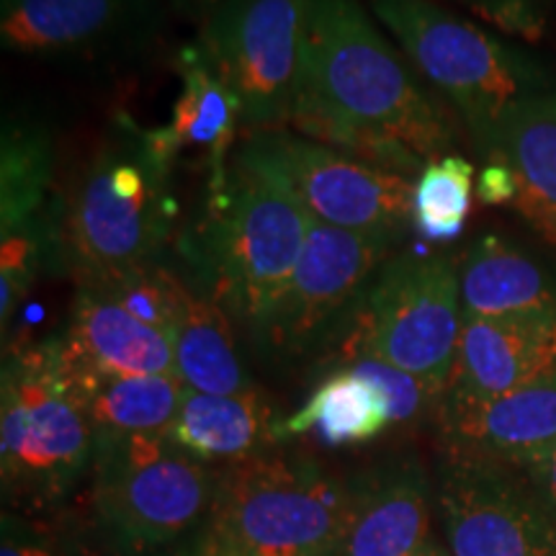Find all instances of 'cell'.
<instances>
[{"mask_svg":"<svg viewBox=\"0 0 556 556\" xmlns=\"http://www.w3.org/2000/svg\"><path fill=\"white\" fill-rule=\"evenodd\" d=\"M0 325L3 336L34 283L45 274L70 268L65 245V204H47L29 222L0 232Z\"/></svg>","mask_w":556,"mask_h":556,"instance_id":"cell-27","label":"cell"},{"mask_svg":"<svg viewBox=\"0 0 556 556\" xmlns=\"http://www.w3.org/2000/svg\"><path fill=\"white\" fill-rule=\"evenodd\" d=\"M160 26V0H0L5 50L50 62L137 54Z\"/></svg>","mask_w":556,"mask_h":556,"instance_id":"cell-13","label":"cell"},{"mask_svg":"<svg viewBox=\"0 0 556 556\" xmlns=\"http://www.w3.org/2000/svg\"><path fill=\"white\" fill-rule=\"evenodd\" d=\"M520 469L526 471L528 482L533 484L539 500L544 503L546 510L552 513V518L556 520V446L548 451V454L539 456L536 462L523 464Z\"/></svg>","mask_w":556,"mask_h":556,"instance_id":"cell-33","label":"cell"},{"mask_svg":"<svg viewBox=\"0 0 556 556\" xmlns=\"http://www.w3.org/2000/svg\"><path fill=\"white\" fill-rule=\"evenodd\" d=\"M281 417L261 387L240 394H204L186 389L184 405L168 430L180 451L206 467H232L274 451Z\"/></svg>","mask_w":556,"mask_h":556,"instance_id":"cell-18","label":"cell"},{"mask_svg":"<svg viewBox=\"0 0 556 556\" xmlns=\"http://www.w3.org/2000/svg\"><path fill=\"white\" fill-rule=\"evenodd\" d=\"M435 507L451 556H556V520L513 464L438 451Z\"/></svg>","mask_w":556,"mask_h":556,"instance_id":"cell-12","label":"cell"},{"mask_svg":"<svg viewBox=\"0 0 556 556\" xmlns=\"http://www.w3.org/2000/svg\"><path fill=\"white\" fill-rule=\"evenodd\" d=\"M180 96L173 106V119L150 129L160 155L170 163L189 148H204L208 157V191L222 189L229 178L227 157L242 127L240 101L219 75L214 73L199 45L184 47L178 54Z\"/></svg>","mask_w":556,"mask_h":556,"instance_id":"cell-19","label":"cell"},{"mask_svg":"<svg viewBox=\"0 0 556 556\" xmlns=\"http://www.w3.org/2000/svg\"><path fill=\"white\" fill-rule=\"evenodd\" d=\"M438 451L486 462H536L556 446V374L471 407L438 409Z\"/></svg>","mask_w":556,"mask_h":556,"instance_id":"cell-16","label":"cell"},{"mask_svg":"<svg viewBox=\"0 0 556 556\" xmlns=\"http://www.w3.org/2000/svg\"><path fill=\"white\" fill-rule=\"evenodd\" d=\"M351 518L338 556H422L430 546L435 482L413 454L348 477Z\"/></svg>","mask_w":556,"mask_h":556,"instance_id":"cell-15","label":"cell"},{"mask_svg":"<svg viewBox=\"0 0 556 556\" xmlns=\"http://www.w3.org/2000/svg\"><path fill=\"white\" fill-rule=\"evenodd\" d=\"M486 160L510 168L518 184L513 206L556 250V93L513 109Z\"/></svg>","mask_w":556,"mask_h":556,"instance_id":"cell-21","label":"cell"},{"mask_svg":"<svg viewBox=\"0 0 556 556\" xmlns=\"http://www.w3.org/2000/svg\"><path fill=\"white\" fill-rule=\"evenodd\" d=\"M96 433L83 413L60 336L18 348L0 374V482L13 513L58 507L93 467Z\"/></svg>","mask_w":556,"mask_h":556,"instance_id":"cell-4","label":"cell"},{"mask_svg":"<svg viewBox=\"0 0 556 556\" xmlns=\"http://www.w3.org/2000/svg\"><path fill=\"white\" fill-rule=\"evenodd\" d=\"M93 283L114 296L124 309L142 319V323L152 325V328L163 330L170 338L176 319L180 312V302H184V291L189 283L178 274H173L168 266L160 261L139 263V266L116 270L103 278H93Z\"/></svg>","mask_w":556,"mask_h":556,"instance_id":"cell-29","label":"cell"},{"mask_svg":"<svg viewBox=\"0 0 556 556\" xmlns=\"http://www.w3.org/2000/svg\"><path fill=\"white\" fill-rule=\"evenodd\" d=\"M299 90L348 119L397 137L430 163L456 144L441 111L358 0L307 3Z\"/></svg>","mask_w":556,"mask_h":556,"instance_id":"cell-2","label":"cell"},{"mask_svg":"<svg viewBox=\"0 0 556 556\" xmlns=\"http://www.w3.org/2000/svg\"><path fill=\"white\" fill-rule=\"evenodd\" d=\"M60 348L70 366L88 371L178 377L170 338L93 283H78Z\"/></svg>","mask_w":556,"mask_h":556,"instance_id":"cell-17","label":"cell"},{"mask_svg":"<svg viewBox=\"0 0 556 556\" xmlns=\"http://www.w3.org/2000/svg\"><path fill=\"white\" fill-rule=\"evenodd\" d=\"M54 139L45 122L5 116L0 135V232L16 229L47 206Z\"/></svg>","mask_w":556,"mask_h":556,"instance_id":"cell-25","label":"cell"},{"mask_svg":"<svg viewBox=\"0 0 556 556\" xmlns=\"http://www.w3.org/2000/svg\"><path fill=\"white\" fill-rule=\"evenodd\" d=\"M238 160L287 186L323 225L392 242L413 227V178L368 168L291 129L248 131Z\"/></svg>","mask_w":556,"mask_h":556,"instance_id":"cell-9","label":"cell"},{"mask_svg":"<svg viewBox=\"0 0 556 556\" xmlns=\"http://www.w3.org/2000/svg\"><path fill=\"white\" fill-rule=\"evenodd\" d=\"M0 556H70L52 526L39 523L24 513H3Z\"/></svg>","mask_w":556,"mask_h":556,"instance_id":"cell-31","label":"cell"},{"mask_svg":"<svg viewBox=\"0 0 556 556\" xmlns=\"http://www.w3.org/2000/svg\"><path fill=\"white\" fill-rule=\"evenodd\" d=\"M397 242L338 229L312 219L291 281L253 345L278 364L336 343Z\"/></svg>","mask_w":556,"mask_h":556,"instance_id":"cell-11","label":"cell"},{"mask_svg":"<svg viewBox=\"0 0 556 556\" xmlns=\"http://www.w3.org/2000/svg\"><path fill=\"white\" fill-rule=\"evenodd\" d=\"M170 343L178 377L193 392L240 394L255 387L240 358L232 317L199 283L184 291Z\"/></svg>","mask_w":556,"mask_h":556,"instance_id":"cell-23","label":"cell"},{"mask_svg":"<svg viewBox=\"0 0 556 556\" xmlns=\"http://www.w3.org/2000/svg\"><path fill=\"white\" fill-rule=\"evenodd\" d=\"M65 368L96 438L168 433L180 413V405H184L186 389H189L180 377L101 374L75 368L67 361Z\"/></svg>","mask_w":556,"mask_h":556,"instance_id":"cell-22","label":"cell"},{"mask_svg":"<svg viewBox=\"0 0 556 556\" xmlns=\"http://www.w3.org/2000/svg\"><path fill=\"white\" fill-rule=\"evenodd\" d=\"M90 475L103 533L131 556L199 531L217 492V469L180 451L168 433L99 435Z\"/></svg>","mask_w":556,"mask_h":556,"instance_id":"cell-7","label":"cell"},{"mask_svg":"<svg viewBox=\"0 0 556 556\" xmlns=\"http://www.w3.org/2000/svg\"><path fill=\"white\" fill-rule=\"evenodd\" d=\"M371 9L417 73L467 122L484 157L513 109L552 93L554 78L539 60L433 0H371Z\"/></svg>","mask_w":556,"mask_h":556,"instance_id":"cell-5","label":"cell"},{"mask_svg":"<svg viewBox=\"0 0 556 556\" xmlns=\"http://www.w3.org/2000/svg\"><path fill=\"white\" fill-rule=\"evenodd\" d=\"M475 189V165L446 155L426 165L415 178L413 227L428 242H451L467 227Z\"/></svg>","mask_w":556,"mask_h":556,"instance_id":"cell-28","label":"cell"},{"mask_svg":"<svg viewBox=\"0 0 556 556\" xmlns=\"http://www.w3.org/2000/svg\"><path fill=\"white\" fill-rule=\"evenodd\" d=\"M144 556H235V554L229 552V548L222 544V541L214 536V533L208 531L204 523L199 531H193L191 536L178 541V544L165 546V548H160V552H152Z\"/></svg>","mask_w":556,"mask_h":556,"instance_id":"cell-34","label":"cell"},{"mask_svg":"<svg viewBox=\"0 0 556 556\" xmlns=\"http://www.w3.org/2000/svg\"><path fill=\"white\" fill-rule=\"evenodd\" d=\"M312 217L287 186L238 160L206 214L186 235L184 255L199 287L253 340L291 281Z\"/></svg>","mask_w":556,"mask_h":556,"instance_id":"cell-1","label":"cell"},{"mask_svg":"<svg viewBox=\"0 0 556 556\" xmlns=\"http://www.w3.org/2000/svg\"><path fill=\"white\" fill-rule=\"evenodd\" d=\"M170 173L173 163L160 155L150 129L116 114L65 204L75 281L160 261L178 219Z\"/></svg>","mask_w":556,"mask_h":556,"instance_id":"cell-3","label":"cell"},{"mask_svg":"<svg viewBox=\"0 0 556 556\" xmlns=\"http://www.w3.org/2000/svg\"><path fill=\"white\" fill-rule=\"evenodd\" d=\"M348 518V477L274 448L217 469L206 528L235 556H338Z\"/></svg>","mask_w":556,"mask_h":556,"instance_id":"cell-6","label":"cell"},{"mask_svg":"<svg viewBox=\"0 0 556 556\" xmlns=\"http://www.w3.org/2000/svg\"><path fill=\"white\" fill-rule=\"evenodd\" d=\"M387 430H392V415L384 394L348 368H330L309 400L283 417L278 435L281 441L312 435L323 446L343 448L377 441Z\"/></svg>","mask_w":556,"mask_h":556,"instance_id":"cell-24","label":"cell"},{"mask_svg":"<svg viewBox=\"0 0 556 556\" xmlns=\"http://www.w3.org/2000/svg\"><path fill=\"white\" fill-rule=\"evenodd\" d=\"M556 374V309L464 317L438 409L497 400Z\"/></svg>","mask_w":556,"mask_h":556,"instance_id":"cell-14","label":"cell"},{"mask_svg":"<svg viewBox=\"0 0 556 556\" xmlns=\"http://www.w3.org/2000/svg\"><path fill=\"white\" fill-rule=\"evenodd\" d=\"M287 129L348 160H356V163L368 165V168L394 173V176L415 180L428 165L426 160L417 155L413 148H407L405 142H400L397 137L348 119V116L325 106L323 101L304 93V90L296 93L294 111H291Z\"/></svg>","mask_w":556,"mask_h":556,"instance_id":"cell-26","label":"cell"},{"mask_svg":"<svg viewBox=\"0 0 556 556\" xmlns=\"http://www.w3.org/2000/svg\"><path fill=\"white\" fill-rule=\"evenodd\" d=\"M464 317H503L556 309V263L500 235H482L464 253Z\"/></svg>","mask_w":556,"mask_h":556,"instance_id":"cell-20","label":"cell"},{"mask_svg":"<svg viewBox=\"0 0 556 556\" xmlns=\"http://www.w3.org/2000/svg\"><path fill=\"white\" fill-rule=\"evenodd\" d=\"M458 266L448 253L389 258L338 336L332 356L366 353L446 389L464 325Z\"/></svg>","mask_w":556,"mask_h":556,"instance_id":"cell-8","label":"cell"},{"mask_svg":"<svg viewBox=\"0 0 556 556\" xmlns=\"http://www.w3.org/2000/svg\"><path fill=\"white\" fill-rule=\"evenodd\" d=\"M309 0H222L199 37L219 80L240 101L248 131L287 129L302 80Z\"/></svg>","mask_w":556,"mask_h":556,"instance_id":"cell-10","label":"cell"},{"mask_svg":"<svg viewBox=\"0 0 556 556\" xmlns=\"http://www.w3.org/2000/svg\"><path fill=\"white\" fill-rule=\"evenodd\" d=\"M469 3H471V5H479V3H484V0H469Z\"/></svg>","mask_w":556,"mask_h":556,"instance_id":"cell-37","label":"cell"},{"mask_svg":"<svg viewBox=\"0 0 556 556\" xmlns=\"http://www.w3.org/2000/svg\"><path fill=\"white\" fill-rule=\"evenodd\" d=\"M222 0H170V5L176 9L178 13H184V16L189 18H208V13H212Z\"/></svg>","mask_w":556,"mask_h":556,"instance_id":"cell-35","label":"cell"},{"mask_svg":"<svg viewBox=\"0 0 556 556\" xmlns=\"http://www.w3.org/2000/svg\"><path fill=\"white\" fill-rule=\"evenodd\" d=\"M518 197V184L505 163H490L477 178V199L486 206L513 204Z\"/></svg>","mask_w":556,"mask_h":556,"instance_id":"cell-32","label":"cell"},{"mask_svg":"<svg viewBox=\"0 0 556 556\" xmlns=\"http://www.w3.org/2000/svg\"><path fill=\"white\" fill-rule=\"evenodd\" d=\"M422 556H451V554H448V552H443L441 546H438V544H433V541H430V546L426 548V554H422Z\"/></svg>","mask_w":556,"mask_h":556,"instance_id":"cell-36","label":"cell"},{"mask_svg":"<svg viewBox=\"0 0 556 556\" xmlns=\"http://www.w3.org/2000/svg\"><path fill=\"white\" fill-rule=\"evenodd\" d=\"M330 368H348L384 394L389 415H392V430H413L435 422L438 407H441L443 389L430 381L413 377L402 368L387 364V361L366 356V353H343V356H330L325 371Z\"/></svg>","mask_w":556,"mask_h":556,"instance_id":"cell-30","label":"cell"}]
</instances>
